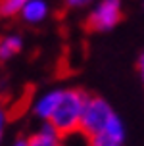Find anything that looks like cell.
I'll use <instances>...</instances> for the list:
<instances>
[{
  "instance_id": "30bf717a",
  "label": "cell",
  "mask_w": 144,
  "mask_h": 146,
  "mask_svg": "<svg viewBox=\"0 0 144 146\" xmlns=\"http://www.w3.org/2000/svg\"><path fill=\"white\" fill-rule=\"evenodd\" d=\"M92 0H65V6H69V8H85L88 6Z\"/></svg>"
},
{
  "instance_id": "277c9868",
  "label": "cell",
  "mask_w": 144,
  "mask_h": 146,
  "mask_svg": "<svg viewBox=\"0 0 144 146\" xmlns=\"http://www.w3.org/2000/svg\"><path fill=\"white\" fill-rule=\"evenodd\" d=\"M62 142H64V137L50 121H42L40 129L27 137L29 146H62Z\"/></svg>"
},
{
  "instance_id": "7c38bea8",
  "label": "cell",
  "mask_w": 144,
  "mask_h": 146,
  "mask_svg": "<svg viewBox=\"0 0 144 146\" xmlns=\"http://www.w3.org/2000/svg\"><path fill=\"white\" fill-rule=\"evenodd\" d=\"M138 73H140V77L144 81V52L140 54V58H138Z\"/></svg>"
},
{
  "instance_id": "ba28073f",
  "label": "cell",
  "mask_w": 144,
  "mask_h": 146,
  "mask_svg": "<svg viewBox=\"0 0 144 146\" xmlns=\"http://www.w3.org/2000/svg\"><path fill=\"white\" fill-rule=\"evenodd\" d=\"M27 2L29 0H0V15L12 17V15L21 14Z\"/></svg>"
},
{
  "instance_id": "9c48e42d",
  "label": "cell",
  "mask_w": 144,
  "mask_h": 146,
  "mask_svg": "<svg viewBox=\"0 0 144 146\" xmlns=\"http://www.w3.org/2000/svg\"><path fill=\"white\" fill-rule=\"evenodd\" d=\"M90 146H121L119 142H115L111 137H108L106 133H98L90 137Z\"/></svg>"
},
{
  "instance_id": "52a82bcc",
  "label": "cell",
  "mask_w": 144,
  "mask_h": 146,
  "mask_svg": "<svg viewBox=\"0 0 144 146\" xmlns=\"http://www.w3.org/2000/svg\"><path fill=\"white\" fill-rule=\"evenodd\" d=\"M23 48V42L19 36H6L0 40V62H8L10 58H14L17 52H21Z\"/></svg>"
},
{
  "instance_id": "7a4b0ae2",
  "label": "cell",
  "mask_w": 144,
  "mask_h": 146,
  "mask_svg": "<svg viewBox=\"0 0 144 146\" xmlns=\"http://www.w3.org/2000/svg\"><path fill=\"white\" fill-rule=\"evenodd\" d=\"M113 115H115V111L111 110V106L104 98L88 94V100L85 104V111H83V117H81L79 131L85 133L86 137L90 139V137L104 131Z\"/></svg>"
},
{
  "instance_id": "8992f818",
  "label": "cell",
  "mask_w": 144,
  "mask_h": 146,
  "mask_svg": "<svg viewBox=\"0 0 144 146\" xmlns=\"http://www.w3.org/2000/svg\"><path fill=\"white\" fill-rule=\"evenodd\" d=\"M48 14V6L44 0H29L21 12V17L27 23H40Z\"/></svg>"
},
{
  "instance_id": "5b68a950",
  "label": "cell",
  "mask_w": 144,
  "mask_h": 146,
  "mask_svg": "<svg viewBox=\"0 0 144 146\" xmlns=\"http://www.w3.org/2000/svg\"><path fill=\"white\" fill-rule=\"evenodd\" d=\"M62 90L64 88H56V90H48L46 94H42L35 102V106H33V113L38 119H42V121H50L52 113L56 111L58 102L62 98Z\"/></svg>"
},
{
  "instance_id": "8fae6325",
  "label": "cell",
  "mask_w": 144,
  "mask_h": 146,
  "mask_svg": "<svg viewBox=\"0 0 144 146\" xmlns=\"http://www.w3.org/2000/svg\"><path fill=\"white\" fill-rule=\"evenodd\" d=\"M4 127H6V111L0 108V140H2V133H4Z\"/></svg>"
},
{
  "instance_id": "3957f363",
  "label": "cell",
  "mask_w": 144,
  "mask_h": 146,
  "mask_svg": "<svg viewBox=\"0 0 144 146\" xmlns=\"http://www.w3.org/2000/svg\"><path fill=\"white\" fill-rule=\"evenodd\" d=\"M123 17L121 0H100L96 6L90 10L86 17V29L94 33H104V31L113 29Z\"/></svg>"
},
{
  "instance_id": "4fadbf2b",
  "label": "cell",
  "mask_w": 144,
  "mask_h": 146,
  "mask_svg": "<svg viewBox=\"0 0 144 146\" xmlns=\"http://www.w3.org/2000/svg\"><path fill=\"white\" fill-rule=\"evenodd\" d=\"M14 146H29V144H27V139H17V140L14 142Z\"/></svg>"
},
{
  "instance_id": "6da1fadb",
  "label": "cell",
  "mask_w": 144,
  "mask_h": 146,
  "mask_svg": "<svg viewBox=\"0 0 144 146\" xmlns=\"http://www.w3.org/2000/svg\"><path fill=\"white\" fill-rule=\"evenodd\" d=\"M86 100H88V94L81 88H64L62 90L58 108L50 117V123L60 131L62 137L77 133L81 129V117L85 111Z\"/></svg>"
}]
</instances>
